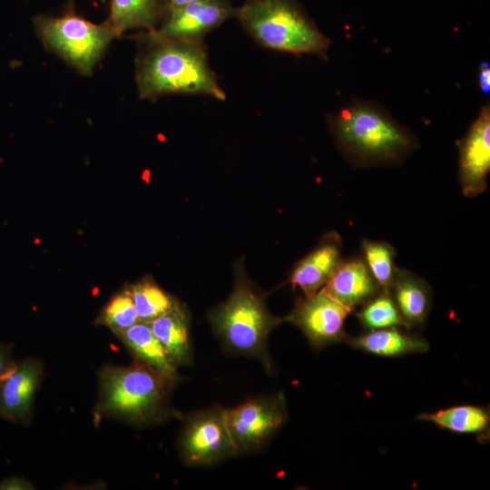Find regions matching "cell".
<instances>
[{
  "mask_svg": "<svg viewBox=\"0 0 490 490\" xmlns=\"http://www.w3.org/2000/svg\"><path fill=\"white\" fill-rule=\"evenodd\" d=\"M135 83L142 100L155 101L169 94L210 96L224 101L223 89L211 67L204 42H190L140 31Z\"/></svg>",
  "mask_w": 490,
  "mask_h": 490,
  "instance_id": "obj_1",
  "label": "cell"
},
{
  "mask_svg": "<svg viewBox=\"0 0 490 490\" xmlns=\"http://www.w3.org/2000/svg\"><path fill=\"white\" fill-rule=\"evenodd\" d=\"M327 122L337 147L355 167L398 166L418 146L413 132L373 101L354 99Z\"/></svg>",
  "mask_w": 490,
  "mask_h": 490,
  "instance_id": "obj_2",
  "label": "cell"
},
{
  "mask_svg": "<svg viewBox=\"0 0 490 490\" xmlns=\"http://www.w3.org/2000/svg\"><path fill=\"white\" fill-rule=\"evenodd\" d=\"M208 320L225 351L253 358L267 373L273 372L269 337L284 318L270 313L265 296L240 269L236 270L230 297L209 311Z\"/></svg>",
  "mask_w": 490,
  "mask_h": 490,
  "instance_id": "obj_3",
  "label": "cell"
},
{
  "mask_svg": "<svg viewBox=\"0 0 490 490\" xmlns=\"http://www.w3.org/2000/svg\"><path fill=\"white\" fill-rule=\"evenodd\" d=\"M175 383L148 366H106L100 372L97 415L144 427L174 412L170 394Z\"/></svg>",
  "mask_w": 490,
  "mask_h": 490,
  "instance_id": "obj_4",
  "label": "cell"
},
{
  "mask_svg": "<svg viewBox=\"0 0 490 490\" xmlns=\"http://www.w3.org/2000/svg\"><path fill=\"white\" fill-rule=\"evenodd\" d=\"M235 18L264 48L328 59L330 39L297 0H245L236 8Z\"/></svg>",
  "mask_w": 490,
  "mask_h": 490,
  "instance_id": "obj_5",
  "label": "cell"
},
{
  "mask_svg": "<svg viewBox=\"0 0 490 490\" xmlns=\"http://www.w3.org/2000/svg\"><path fill=\"white\" fill-rule=\"evenodd\" d=\"M34 29L44 46L79 74L90 76L117 34L109 23H93L68 5L61 15L39 14L33 18Z\"/></svg>",
  "mask_w": 490,
  "mask_h": 490,
  "instance_id": "obj_6",
  "label": "cell"
},
{
  "mask_svg": "<svg viewBox=\"0 0 490 490\" xmlns=\"http://www.w3.org/2000/svg\"><path fill=\"white\" fill-rule=\"evenodd\" d=\"M178 448L189 466H209L238 456L230 433L226 408L201 409L183 417Z\"/></svg>",
  "mask_w": 490,
  "mask_h": 490,
  "instance_id": "obj_7",
  "label": "cell"
},
{
  "mask_svg": "<svg viewBox=\"0 0 490 490\" xmlns=\"http://www.w3.org/2000/svg\"><path fill=\"white\" fill-rule=\"evenodd\" d=\"M288 418L286 398L281 391L257 396L226 408V420L238 456L263 448Z\"/></svg>",
  "mask_w": 490,
  "mask_h": 490,
  "instance_id": "obj_8",
  "label": "cell"
},
{
  "mask_svg": "<svg viewBox=\"0 0 490 490\" xmlns=\"http://www.w3.org/2000/svg\"><path fill=\"white\" fill-rule=\"evenodd\" d=\"M351 311L321 289L298 299L284 320L300 329L313 348L321 349L347 339L345 320Z\"/></svg>",
  "mask_w": 490,
  "mask_h": 490,
  "instance_id": "obj_9",
  "label": "cell"
},
{
  "mask_svg": "<svg viewBox=\"0 0 490 490\" xmlns=\"http://www.w3.org/2000/svg\"><path fill=\"white\" fill-rule=\"evenodd\" d=\"M236 8L229 0H201L169 12L154 30L168 38L204 42L209 33L235 17Z\"/></svg>",
  "mask_w": 490,
  "mask_h": 490,
  "instance_id": "obj_10",
  "label": "cell"
},
{
  "mask_svg": "<svg viewBox=\"0 0 490 490\" xmlns=\"http://www.w3.org/2000/svg\"><path fill=\"white\" fill-rule=\"evenodd\" d=\"M458 177L463 193L474 197L487 187L490 171V106L484 105L469 127L465 137L458 142Z\"/></svg>",
  "mask_w": 490,
  "mask_h": 490,
  "instance_id": "obj_11",
  "label": "cell"
},
{
  "mask_svg": "<svg viewBox=\"0 0 490 490\" xmlns=\"http://www.w3.org/2000/svg\"><path fill=\"white\" fill-rule=\"evenodd\" d=\"M43 377V364L35 358L15 362L0 384V418L27 425Z\"/></svg>",
  "mask_w": 490,
  "mask_h": 490,
  "instance_id": "obj_12",
  "label": "cell"
},
{
  "mask_svg": "<svg viewBox=\"0 0 490 490\" xmlns=\"http://www.w3.org/2000/svg\"><path fill=\"white\" fill-rule=\"evenodd\" d=\"M342 240L335 231L327 233L318 245L299 261L291 272L289 282L299 289L304 297L321 289L341 260Z\"/></svg>",
  "mask_w": 490,
  "mask_h": 490,
  "instance_id": "obj_13",
  "label": "cell"
},
{
  "mask_svg": "<svg viewBox=\"0 0 490 490\" xmlns=\"http://www.w3.org/2000/svg\"><path fill=\"white\" fill-rule=\"evenodd\" d=\"M322 289L352 310L382 290L362 257L341 260Z\"/></svg>",
  "mask_w": 490,
  "mask_h": 490,
  "instance_id": "obj_14",
  "label": "cell"
},
{
  "mask_svg": "<svg viewBox=\"0 0 490 490\" xmlns=\"http://www.w3.org/2000/svg\"><path fill=\"white\" fill-rule=\"evenodd\" d=\"M148 325L178 368L192 363L190 318L184 306L179 303L170 311L148 322Z\"/></svg>",
  "mask_w": 490,
  "mask_h": 490,
  "instance_id": "obj_15",
  "label": "cell"
},
{
  "mask_svg": "<svg viewBox=\"0 0 490 490\" xmlns=\"http://www.w3.org/2000/svg\"><path fill=\"white\" fill-rule=\"evenodd\" d=\"M115 335L135 361L148 366L175 384L179 381L178 368L172 362L148 323L139 321Z\"/></svg>",
  "mask_w": 490,
  "mask_h": 490,
  "instance_id": "obj_16",
  "label": "cell"
},
{
  "mask_svg": "<svg viewBox=\"0 0 490 490\" xmlns=\"http://www.w3.org/2000/svg\"><path fill=\"white\" fill-rule=\"evenodd\" d=\"M389 292L407 328L422 325L431 307V289L426 281L408 270H397Z\"/></svg>",
  "mask_w": 490,
  "mask_h": 490,
  "instance_id": "obj_17",
  "label": "cell"
},
{
  "mask_svg": "<svg viewBox=\"0 0 490 490\" xmlns=\"http://www.w3.org/2000/svg\"><path fill=\"white\" fill-rule=\"evenodd\" d=\"M354 348L380 356L400 357L412 353H424L429 345L423 338L407 333L398 328L369 330L358 337L347 338Z\"/></svg>",
  "mask_w": 490,
  "mask_h": 490,
  "instance_id": "obj_18",
  "label": "cell"
},
{
  "mask_svg": "<svg viewBox=\"0 0 490 490\" xmlns=\"http://www.w3.org/2000/svg\"><path fill=\"white\" fill-rule=\"evenodd\" d=\"M162 16L161 0H109V15L105 20L119 37L127 31L154 30Z\"/></svg>",
  "mask_w": 490,
  "mask_h": 490,
  "instance_id": "obj_19",
  "label": "cell"
},
{
  "mask_svg": "<svg viewBox=\"0 0 490 490\" xmlns=\"http://www.w3.org/2000/svg\"><path fill=\"white\" fill-rule=\"evenodd\" d=\"M423 421L459 434L488 436L490 414L488 408L473 405L456 406L418 416Z\"/></svg>",
  "mask_w": 490,
  "mask_h": 490,
  "instance_id": "obj_20",
  "label": "cell"
},
{
  "mask_svg": "<svg viewBox=\"0 0 490 490\" xmlns=\"http://www.w3.org/2000/svg\"><path fill=\"white\" fill-rule=\"evenodd\" d=\"M128 289L139 320L145 323L170 311L180 303L151 279L139 281Z\"/></svg>",
  "mask_w": 490,
  "mask_h": 490,
  "instance_id": "obj_21",
  "label": "cell"
},
{
  "mask_svg": "<svg viewBox=\"0 0 490 490\" xmlns=\"http://www.w3.org/2000/svg\"><path fill=\"white\" fill-rule=\"evenodd\" d=\"M356 315L360 324L369 330L401 327L407 328L389 290L382 289L363 304Z\"/></svg>",
  "mask_w": 490,
  "mask_h": 490,
  "instance_id": "obj_22",
  "label": "cell"
},
{
  "mask_svg": "<svg viewBox=\"0 0 490 490\" xmlns=\"http://www.w3.org/2000/svg\"><path fill=\"white\" fill-rule=\"evenodd\" d=\"M395 256V249L386 241L364 240L362 242V258L382 289L389 290L393 283L397 270Z\"/></svg>",
  "mask_w": 490,
  "mask_h": 490,
  "instance_id": "obj_23",
  "label": "cell"
},
{
  "mask_svg": "<svg viewBox=\"0 0 490 490\" xmlns=\"http://www.w3.org/2000/svg\"><path fill=\"white\" fill-rule=\"evenodd\" d=\"M139 321L128 289L115 295L105 306L99 318V322L111 328L114 334L132 327Z\"/></svg>",
  "mask_w": 490,
  "mask_h": 490,
  "instance_id": "obj_24",
  "label": "cell"
},
{
  "mask_svg": "<svg viewBox=\"0 0 490 490\" xmlns=\"http://www.w3.org/2000/svg\"><path fill=\"white\" fill-rule=\"evenodd\" d=\"M15 361L12 356V347L0 344V384Z\"/></svg>",
  "mask_w": 490,
  "mask_h": 490,
  "instance_id": "obj_25",
  "label": "cell"
},
{
  "mask_svg": "<svg viewBox=\"0 0 490 490\" xmlns=\"http://www.w3.org/2000/svg\"><path fill=\"white\" fill-rule=\"evenodd\" d=\"M33 485L24 478L11 476L0 482V490H27L33 489Z\"/></svg>",
  "mask_w": 490,
  "mask_h": 490,
  "instance_id": "obj_26",
  "label": "cell"
},
{
  "mask_svg": "<svg viewBox=\"0 0 490 490\" xmlns=\"http://www.w3.org/2000/svg\"><path fill=\"white\" fill-rule=\"evenodd\" d=\"M478 85L484 93H488L490 89V67L487 63H482L478 73Z\"/></svg>",
  "mask_w": 490,
  "mask_h": 490,
  "instance_id": "obj_27",
  "label": "cell"
},
{
  "mask_svg": "<svg viewBox=\"0 0 490 490\" xmlns=\"http://www.w3.org/2000/svg\"><path fill=\"white\" fill-rule=\"evenodd\" d=\"M161 1H162L163 16H164L166 14H168L169 12L176 8H179L183 5L195 3L201 0H161Z\"/></svg>",
  "mask_w": 490,
  "mask_h": 490,
  "instance_id": "obj_28",
  "label": "cell"
},
{
  "mask_svg": "<svg viewBox=\"0 0 490 490\" xmlns=\"http://www.w3.org/2000/svg\"><path fill=\"white\" fill-rule=\"evenodd\" d=\"M70 5H74V0L71 1Z\"/></svg>",
  "mask_w": 490,
  "mask_h": 490,
  "instance_id": "obj_29",
  "label": "cell"
}]
</instances>
